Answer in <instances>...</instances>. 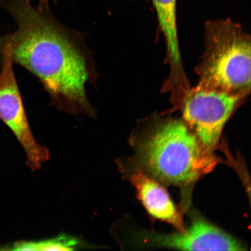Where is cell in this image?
<instances>
[{
  "mask_svg": "<svg viewBox=\"0 0 251 251\" xmlns=\"http://www.w3.org/2000/svg\"><path fill=\"white\" fill-rule=\"evenodd\" d=\"M0 120L7 126L23 146L31 171L42 168L50 158L48 149L36 142L28 121L16 79L10 49L0 45Z\"/></svg>",
  "mask_w": 251,
  "mask_h": 251,
  "instance_id": "5",
  "label": "cell"
},
{
  "mask_svg": "<svg viewBox=\"0 0 251 251\" xmlns=\"http://www.w3.org/2000/svg\"><path fill=\"white\" fill-rule=\"evenodd\" d=\"M1 55H0V67H1Z\"/></svg>",
  "mask_w": 251,
  "mask_h": 251,
  "instance_id": "10",
  "label": "cell"
},
{
  "mask_svg": "<svg viewBox=\"0 0 251 251\" xmlns=\"http://www.w3.org/2000/svg\"><path fill=\"white\" fill-rule=\"evenodd\" d=\"M151 242L161 247L187 251H242V245L209 224L205 220L196 219L189 228L180 233L158 235Z\"/></svg>",
  "mask_w": 251,
  "mask_h": 251,
  "instance_id": "6",
  "label": "cell"
},
{
  "mask_svg": "<svg viewBox=\"0 0 251 251\" xmlns=\"http://www.w3.org/2000/svg\"><path fill=\"white\" fill-rule=\"evenodd\" d=\"M242 100L199 84L185 94L180 105L184 122L207 151L218 145L225 125Z\"/></svg>",
  "mask_w": 251,
  "mask_h": 251,
  "instance_id": "4",
  "label": "cell"
},
{
  "mask_svg": "<svg viewBox=\"0 0 251 251\" xmlns=\"http://www.w3.org/2000/svg\"><path fill=\"white\" fill-rule=\"evenodd\" d=\"M78 241L67 235L39 241H18L5 250L12 251H73Z\"/></svg>",
  "mask_w": 251,
  "mask_h": 251,
  "instance_id": "9",
  "label": "cell"
},
{
  "mask_svg": "<svg viewBox=\"0 0 251 251\" xmlns=\"http://www.w3.org/2000/svg\"><path fill=\"white\" fill-rule=\"evenodd\" d=\"M0 4L17 26L0 36V45L9 46L14 64L38 78L59 111L96 118L86 88L96 86L99 74L87 34L63 24L50 5L35 7L30 0H0Z\"/></svg>",
  "mask_w": 251,
  "mask_h": 251,
  "instance_id": "1",
  "label": "cell"
},
{
  "mask_svg": "<svg viewBox=\"0 0 251 251\" xmlns=\"http://www.w3.org/2000/svg\"><path fill=\"white\" fill-rule=\"evenodd\" d=\"M164 34L170 75L168 81L172 84L183 83L186 80L181 58L178 43L176 17V0H152Z\"/></svg>",
  "mask_w": 251,
  "mask_h": 251,
  "instance_id": "8",
  "label": "cell"
},
{
  "mask_svg": "<svg viewBox=\"0 0 251 251\" xmlns=\"http://www.w3.org/2000/svg\"><path fill=\"white\" fill-rule=\"evenodd\" d=\"M205 27L199 85L245 98L251 92L250 36L230 20L210 21Z\"/></svg>",
  "mask_w": 251,
  "mask_h": 251,
  "instance_id": "3",
  "label": "cell"
},
{
  "mask_svg": "<svg viewBox=\"0 0 251 251\" xmlns=\"http://www.w3.org/2000/svg\"><path fill=\"white\" fill-rule=\"evenodd\" d=\"M141 169L166 183H193L215 163L185 122L175 119L156 122L136 143Z\"/></svg>",
  "mask_w": 251,
  "mask_h": 251,
  "instance_id": "2",
  "label": "cell"
},
{
  "mask_svg": "<svg viewBox=\"0 0 251 251\" xmlns=\"http://www.w3.org/2000/svg\"><path fill=\"white\" fill-rule=\"evenodd\" d=\"M130 178L140 201L152 217L167 222L181 231L184 230L180 214L164 187L140 169H134Z\"/></svg>",
  "mask_w": 251,
  "mask_h": 251,
  "instance_id": "7",
  "label": "cell"
}]
</instances>
